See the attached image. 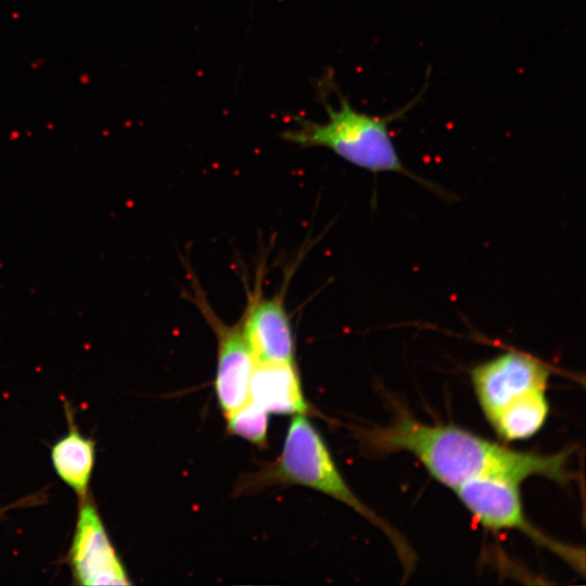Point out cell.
Returning <instances> with one entry per match:
<instances>
[{"instance_id": "obj_1", "label": "cell", "mask_w": 586, "mask_h": 586, "mask_svg": "<svg viewBox=\"0 0 586 586\" xmlns=\"http://www.w3.org/2000/svg\"><path fill=\"white\" fill-rule=\"evenodd\" d=\"M360 437L374 454H412L437 482L453 491L476 479L520 484L542 476L560 485L575 479L569 468L571 449L548 455L515 450L457 425L423 423L403 409L388 424L364 430Z\"/></svg>"}, {"instance_id": "obj_2", "label": "cell", "mask_w": 586, "mask_h": 586, "mask_svg": "<svg viewBox=\"0 0 586 586\" xmlns=\"http://www.w3.org/2000/svg\"><path fill=\"white\" fill-rule=\"evenodd\" d=\"M411 101L385 115H372L356 110L336 85L333 105L324 89L316 81L315 92L327 113L326 122H314L303 116H292V126L281 132L284 141L303 149L324 148L347 163L372 174L397 173L423 184L433 192H438L431 182L411 173L402 162L392 139L390 125L402 119L416 106L428 86Z\"/></svg>"}, {"instance_id": "obj_3", "label": "cell", "mask_w": 586, "mask_h": 586, "mask_svg": "<svg viewBox=\"0 0 586 586\" xmlns=\"http://www.w3.org/2000/svg\"><path fill=\"white\" fill-rule=\"evenodd\" d=\"M278 484L306 486L345 504L387 536L406 576L412 571L416 553L408 540L356 496L335 464L322 436L306 415L293 416L279 457L242 477L235 492L239 495L249 494Z\"/></svg>"}, {"instance_id": "obj_4", "label": "cell", "mask_w": 586, "mask_h": 586, "mask_svg": "<svg viewBox=\"0 0 586 586\" xmlns=\"http://www.w3.org/2000/svg\"><path fill=\"white\" fill-rule=\"evenodd\" d=\"M519 485L499 479H476L461 484L454 492L483 527L492 531L517 530L583 572V550L552 539L528 520Z\"/></svg>"}, {"instance_id": "obj_5", "label": "cell", "mask_w": 586, "mask_h": 586, "mask_svg": "<svg viewBox=\"0 0 586 586\" xmlns=\"http://www.w3.org/2000/svg\"><path fill=\"white\" fill-rule=\"evenodd\" d=\"M552 368L521 351L509 349L471 369V381L488 423L504 409L546 392Z\"/></svg>"}, {"instance_id": "obj_6", "label": "cell", "mask_w": 586, "mask_h": 586, "mask_svg": "<svg viewBox=\"0 0 586 586\" xmlns=\"http://www.w3.org/2000/svg\"><path fill=\"white\" fill-rule=\"evenodd\" d=\"M188 297L216 336L217 362L214 386L218 405L224 416H227L249 399L250 380L256 360L240 320L229 324L220 319L194 278L191 279Z\"/></svg>"}, {"instance_id": "obj_7", "label": "cell", "mask_w": 586, "mask_h": 586, "mask_svg": "<svg viewBox=\"0 0 586 586\" xmlns=\"http://www.w3.org/2000/svg\"><path fill=\"white\" fill-rule=\"evenodd\" d=\"M68 563L79 585L130 584L90 495L80 500Z\"/></svg>"}, {"instance_id": "obj_8", "label": "cell", "mask_w": 586, "mask_h": 586, "mask_svg": "<svg viewBox=\"0 0 586 586\" xmlns=\"http://www.w3.org/2000/svg\"><path fill=\"white\" fill-rule=\"evenodd\" d=\"M240 323L256 362H296L294 331L282 293L268 297L257 286L249 291Z\"/></svg>"}, {"instance_id": "obj_9", "label": "cell", "mask_w": 586, "mask_h": 586, "mask_svg": "<svg viewBox=\"0 0 586 586\" xmlns=\"http://www.w3.org/2000/svg\"><path fill=\"white\" fill-rule=\"evenodd\" d=\"M249 398L268 413L306 415L310 411L296 362H256Z\"/></svg>"}, {"instance_id": "obj_10", "label": "cell", "mask_w": 586, "mask_h": 586, "mask_svg": "<svg viewBox=\"0 0 586 586\" xmlns=\"http://www.w3.org/2000/svg\"><path fill=\"white\" fill-rule=\"evenodd\" d=\"M68 431L51 448V462L56 475L72 488L79 500L87 497L92 476L95 445L84 436L73 419L71 410H66Z\"/></svg>"}, {"instance_id": "obj_11", "label": "cell", "mask_w": 586, "mask_h": 586, "mask_svg": "<svg viewBox=\"0 0 586 586\" xmlns=\"http://www.w3.org/2000/svg\"><path fill=\"white\" fill-rule=\"evenodd\" d=\"M548 415L549 403L543 392L507 407L489 424L504 441H523L542 430Z\"/></svg>"}, {"instance_id": "obj_12", "label": "cell", "mask_w": 586, "mask_h": 586, "mask_svg": "<svg viewBox=\"0 0 586 586\" xmlns=\"http://www.w3.org/2000/svg\"><path fill=\"white\" fill-rule=\"evenodd\" d=\"M268 412L250 398L235 410L228 413L227 431L258 447L267 445Z\"/></svg>"}]
</instances>
